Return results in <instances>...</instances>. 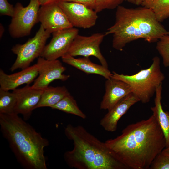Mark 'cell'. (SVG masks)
Instances as JSON below:
<instances>
[{
    "instance_id": "obj_1",
    "label": "cell",
    "mask_w": 169,
    "mask_h": 169,
    "mask_svg": "<svg viewBox=\"0 0 169 169\" xmlns=\"http://www.w3.org/2000/svg\"><path fill=\"white\" fill-rule=\"evenodd\" d=\"M127 169H148L166 147L163 133L152 114L148 118L128 125L117 137L105 142Z\"/></svg>"
},
{
    "instance_id": "obj_2",
    "label": "cell",
    "mask_w": 169,
    "mask_h": 169,
    "mask_svg": "<svg viewBox=\"0 0 169 169\" xmlns=\"http://www.w3.org/2000/svg\"><path fill=\"white\" fill-rule=\"evenodd\" d=\"M2 133L17 161L26 169H47L44 148L49 141L15 113L0 114Z\"/></svg>"
},
{
    "instance_id": "obj_3",
    "label": "cell",
    "mask_w": 169,
    "mask_h": 169,
    "mask_svg": "<svg viewBox=\"0 0 169 169\" xmlns=\"http://www.w3.org/2000/svg\"><path fill=\"white\" fill-rule=\"evenodd\" d=\"M112 34V47L122 51L128 43L139 39L149 43L157 41L169 34L150 8L143 7L128 8L121 5L116 8L115 23L104 33Z\"/></svg>"
},
{
    "instance_id": "obj_4",
    "label": "cell",
    "mask_w": 169,
    "mask_h": 169,
    "mask_svg": "<svg viewBox=\"0 0 169 169\" xmlns=\"http://www.w3.org/2000/svg\"><path fill=\"white\" fill-rule=\"evenodd\" d=\"M64 133L73 142L74 147L65 152L64 160L77 169H127L107 147L80 125H68Z\"/></svg>"
},
{
    "instance_id": "obj_5",
    "label": "cell",
    "mask_w": 169,
    "mask_h": 169,
    "mask_svg": "<svg viewBox=\"0 0 169 169\" xmlns=\"http://www.w3.org/2000/svg\"><path fill=\"white\" fill-rule=\"evenodd\" d=\"M111 77L127 84L131 88V92L139 101L144 104L149 102L165 78L161 70L160 58L157 56L153 58L151 65L147 69H141L131 75L119 74L113 71Z\"/></svg>"
},
{
    "instance_id": "obj_6",
    "label": "cell",
    "mask_w": 169,
    "mask_h": 169,
    "mask_svg": "<svg viewBox=\"0 0 169 169\" xmlns=\"http://www.w3.org/2000/svg\"><path fill=\"white\" fill-rule=\"evenodd\" d=\"M50 34L41 24L34 37L23 44H17L13 46L11 50L17 57L10 68L11 71L26 68L36 58L40 57Z\"/></svg>"
},
{
    "instance_id": "obj_7",
    "label": "cell",
    "mask_w": 169,
    "mask_h": 169,
    "mask_svg": "<svg viewBox=\"0 0 169 169\" xmlns=\"http://www.w3.org/2000/svg\"><path fill=\"white\" fill-rule=\"evenodd\" d=\"M40 6L39 0H30L29 4L26 7L18 2L16 4L8 27L11 37L18 38L30 34L33 27L38 22Z\"/></svg>"
},
{
    "instance_id": "obj_8",
    "label": "cell",
    "mask_w": 169,
    "mask_h": 169,
    "mask_svg": "<svg viewBox=\"0 0 169 169\" xmlns=\"http://www.w3.org/2000/svg\"><path fill=\"white\" fill-rule=\"evenodd\" d=\"M105 33H97L89 36L78 34L73 40L67 54L73 57L78 56L96 58L101 64L108 68L107 62L103 55L100 45L105 36Z\"/></svg>"
},
{
    "instance_id": "obj_9",
    "label": "cell",
    "mask_w": 169,
    "mask_h": 169,
    "mask_svg": "<svg viewBox=\"0 0 169 169\" xmlns=\"http://www.w3.org/2000/svg\"><path fill=\"white\" fill-rule=\"evenodd\" d=\"M36 64L38 76L32 85L33 88L43 90L54 80L65 81L70 77L69 75L63 74L66 68L58 59L49 60L39 57Z\"/></svg>"
},
{
    "instance_id": "obj_10",
    "label": "cell",
    "mask_w": 169,
    "mask_h": 169,
    "mask_svg": "<svg viewBox=\"0 0 169 169\" xmlns=\"http://www.w3.org/2000/svg\"><path fill=\"white\" fill-rule=\"evenodd\" d=\"M73 27L84 29L95 24L97 13L94 10L79 3L59 1L57 2Z\"/></svg>"
},
{
    "instance_id": "obj_11",
    "label": "cell",
    "mask_w": 169,
    "mask_h": 169,
    "mask_svg": "<svg viewBox=\"0 0 169 169\" xmlns=\"http://www.w3.org/2000/svg\"><path fill=\"white\" fill-rule=\"evenodd\" d=\"M78 33L77 29L72 27L53 33L51 40L45 46L40 57L54 60L66 54Z\"/></svg>"
},
{
    "instance_id": "obj_12",
    "label": "cell",
    "mask_w": 169,
    "mask_h": 169,
    "mask_svg": "<svg viewBox=\"0 0 169 169\" xmlns=\"http://www.w3.org/2000/svg\"><path fill=\"white\" fill-rule=\"evenodd\" d=\"M38 20L50 33L73 27L57 2L41 6Z\"/></svg>"
},
{
    "instance_id": "obj_13",
    "label": "cell",
    "mask_w": 169,
    "mask_h": 169,
    "mask_svg": "<svg viewBox=\"0 0 169 169\" xmlns=\"http://www.w3.org/2000/svg\"><path fill=\"white\" fill-rule=\"evenodd\" d=\"M43 91V90L33 88L29 84L13 90L17 99L15 113L22 115L25 120L29 119L33 110L36 108Z\"/></svg>"
},
{
    "instance_id": "obj_14",
    "label": "cell",
    "mask_w": 169,
    "mask_h": 169,
    "mask_svg": "<svg viewBox=\"0 0 169 169\" xmlns=\"http://www.w3.org/2000/svg\"><path fill=\"white\" fill-rule=\"evenodd\" d=\"M139 101L132 92L130 93L108 110L107 113L100 120V125L107 131H115L120 119L131 106Z\"/></svg>"
},
{
    "instance_id": "obj_15",
    "label": "cell",
    "mask_w": 169,
    "mask_h": 169,
    "mask_svg": "<svg viewBox=\"0 0 169 169\" xmlns=\"http://www.w3.org/2000/svg\"><path fill=\"white\" fill-rule=\"evenodd\" d=\"M105 87V92L100 104L101 109L109 110L131 92V88L127 84L111 77L106 79Z\"/></svg>"
},
{
    "instance_id": "obj_16",
    "label": "cell",
    "mask_w": 169,
    "mask_h": 169,
    "mask_svg": "<svg viewBox=\"0 0 169 169\" xmlns=\"http://www.w3.org/2000/svg\"><path fill=\"white\" fill-rule=\"evenodd\" d=\"M38 75L36 64L12 74L0 70V88L6 90H13L24 84H29Z\"/></svg>"
},
{
    "instance_id": "obj_17",
    "label": "cell",
    "mask_w": 169,
    "mask_h": 169,
    "mask_svg": "<svg viewBox=\"0 0 169 169\" xmlns=\"http://www.w3.org/2000/svg\"><path fill=\"white\" fill-rule=\"evenodd\" d=\"M63 62L87 74H94L103 76L106 79L111 77L112 72L102 65L94 63L89 57L76 58L66 54L61 57Z\"/></svg>"
},
{
    "instance_id": "obj_18",
    "label": "cell",
    "mask_w": 169,
    "mask_h": 169,
    "mask_svg": "<svg viewBox=\"0 0 169 169\" xmlns=\"http://www.w3.org/2000/svg\"><path fill=\"white\" fill-rule=\"evenodd\" d=\"M162 84L157 88L154 99V106L151 110L156 116L163 133L166 146H169V112L164 110L161 103Z\"/></svg>"
},
{
    "instance_id": "obj_19",
    "label": "cell",
    "mask_w": 169,
    "mask_h": 169,
    "mask_svg": "<svg viewBox=\"0 0 169 169\" xmlns=\"http://www.w3.org/2000/svg\"><path fill=\"white\" fill-rule=\"evenodd\" d=\"M69 94L70 93L64 86H49L43 90L36 108L43 107L51 108L64 97Z\"/></svg>"
},
{
    "instance_id": "obj_20",
    "label": "cell",
    "mask_w": 169,
    "mask_h": 169,
    "mask_svg": "<svg viewBox=\"0 0 169 169\" xmlns=\"http://www.w3.org/2000/svg\"><path fill=\"white\" fill-rule=\"evenodd\" d=\"M141 5L151 9L160 22L169 18V0H144Z\"/></svg>"
},
{
    "instance_id": "obj_21",
    "label": "cell",
    "mask_w": 169,
    "mask_h": 169,
    "mask_svg": "<svg viewBox=\"0 0 169 169\" xmlns=\"http://www.w3.org/2000/svg\"><path fill=\"white\" fill-rule=\"evenodd\" d=\"M51 108L75 115L83 119L86 117V115L79 108L76 101L70 94L64 97Z\"/></svg>"
},
{
    "instance_id": "obj_22",
    "label": "cell",
    "mask_w": 169,
    "mask_h": 169,
    "mask_svg": "<svg viewBox=\"0 0 169 169\" xmlns=\"http://www.w3.org/2000/svg\"><path fill=\"white\" fill-rule=\"evenodd\" d=\"M17 99L13 91L0 88V114H10L15 113Z\"/></svg>"
},
{
    "instance_id": "obj_23",
    "label": "cell",
    "mask_w": 169,
    "mask_h": 169,
    "mask_svg": "<svg viewBox=\"0 0 169 169\" xmlns=\"http://www.w3.org/2000/svg\"><path fill=\"white\" fill-rule=\"evenodd\" d=\"M156 49L161 57L164 66L169 67V34L165 35L158 40Z\"/></svg>"
},
{
    "instance_id": "obj_24",
    "label": "cell",
    "mask_w": 169,
    "mask_h": 169,
    "mask_svg": "<svg viewBox=\"0 0 169 169\" xmlns=\"http://www.w3.org/2000/svg\"><path fill=\"white\" fill-rule=\"evenodd\" d=\"M124 0H95L94 10L97 13L104 10L116 8Z\"/></svg>"
},
{
    "instance_id": "obj_25",
    "label": "cell",
    "mask_w": 169,
    "mask_h": 169,
    "mask_svg": "<svg viewBox=\"0 0 169 169\" xmlns=\"http://www.w3.org/2000/svg\"><path fill=\"white\" fill-rule=\"evenodd\" d=\"M150 169H169V158L161 152L154 160Z\"/></svg>"
},
{
    "instance_id": "obj_26",
    "label": "cell",
    "mask_w": 169,
    "mask_h": 169,
    "mask_svg": "<svg viewBox=\"0 0 169 169\" xmlns=\"http://www.w3.org/2000/svg\"><path fill=\"white\" fill-rule=\"evenodd\" d=\"M14 6L10 4L7 0H0V15L13 16L14 12Z\"/></svg>"
},
{
    "instance_id": "obj_27",
    "label": "cell",
    "mask_w": 169,
    "mask_h": 169,
    "mask_svg": "<svg viewBox=\"0 0 169 169\" xmlns=\"http://www.w3.org/2000/svg\"><path fill=\"white\" fill-rule=\"evenodd\" d=\"M59 1L70 2L78 3L83 4L87 7L94 10L95 0H58Z\"/></svg>"
},
{
    "instance_id": "obj_28",
    "label": "cell",
    "mask_w": 169,
    "mask_h": 169,
    "mask_svg": "<svg viewBox=\"0 0 169 169\" xmlns=\"http://www.w3.org/2000/svg\"><path fill=\"white\" fill-rule=\"evenodd\" d=\"M58 0H39L40 6L57 2Z\"/></svg>"
},
{
    "instance_id": "obj_29",
    "label": "cell",
    "mask_w": 169,
    "mask_h": 169,
    "mask_svg": "<svg viewBox=\"0 0 169 169\" xmlns=\"http://www.w3.org/2000/svg\"><path fill=\"white\" fill-rule=\"evenodd\" d=\"M161 152L164 155L169 158V146L165 147L162 151Z\"/></svg>"
},
{
    "instance_id": "obj_30",
    "label": "cell",
    "mask_w": 169,
    "mask_h": 169,
    "mask_svg": "<svg viewBox=\"0 0 169 169\" xmlns=\"http://www.w3.org/2000/svg\"><path fill=\"white\" fill-rule=\"evenodd\" d=\"M0 38H1V37H2V35L3 34V33L4 32V28L3 26L2 25L1 23L0 24Z\"/></svg>"
},
{
    "instance_id": "obj_31",
    "label": "cell",
    "mask_w": 169,
    "mask_h": 169,
    "mask_svg": "<svg viewBox=\"0 0 169 169\" xmlns=\"http://www.w3.org/2000/svg\"><path fill=\"white\" fill-rule=\"evenodd\" d=\"M144 0H135L134 4L139 5H141Z\"/></svg>"
},
{
    "instance_id": "obj_32",
    "label": "cell",
    "mask_w": 169,
    "mask_h": 169,
    "mask_svg": "<svg viewBox=\"0 0 169 169\" xmlns=\"http://www.w3.org/2000/svg\"><path fill=\"white\" fill-rule=\"evenodd\" d=\"M125 0L127 1L130 3H132L133 4H134L135 0Z\"/></svg>"
}]
</instances>
